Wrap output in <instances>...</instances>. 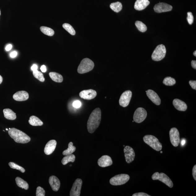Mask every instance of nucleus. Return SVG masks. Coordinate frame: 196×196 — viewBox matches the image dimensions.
<instances>
[{
	"label": "nucleus",
	"mask_w": 196,
	"mask_h": 196,
	"mask_svg": "<svg viewBox=\"0 0 196 196\" xmlns=\"http://www.w3.org/2000/svg\"><path fill=\"white\" fill-rule=\"evenodd\" d=\"M102 119V111L100 108H97L92 111L88 119L87 126L88 132L93 133L100 125Z\"/></svg>",
	"instance_id": "1"
},
{
	"label": "nucleus",
	"mask_w": 196,
	"mask_h": 196,
	"mask_svg": "<svg viewBox=\"0 0 196 196\" xmlns=\"http://www.w3.org/2000/svg\"><path fill=\"white\" fill-rule=\"evenodd\" d=\"M8 133L16 143L26 144L31 141L30 137L22 131L15 128H9Z\"/></svg>",
	"instance_id": "2"
},
{
	"label": "nucleus",
	"mask_w": 196,
	"mask_h": 196,
	"mask_svg": "<svg viewBox=\"0 0 196 196\" xmlns=\"http://www.w3.org/2000/svg\"><path fill=\"white\" fill-rule=\"evenodd\" d=\"M143 140L147 144L155 150L159 151L162 149V145L159 140L155 136L147 135L143 138Z\"/></svg>",
	"instance_id": "3"
},
{
	"label": "nucleus",
	"mask_w": 196,
	"mask_h": 196,
	"mask_svg": "<svg viewBox=\"0 0 196 196\" xmlns=\"http://www.w3.org/2000/svg\"><path fill=\"white\" fill-rule=\"evenodd\" d=\"M94 63L90 59L85 58L81 61L77 68V72L84 74L89 72L94 69Z\"/></svg>",
	"instance_id": "4"
},
{
	"label": "nucleus",
	"mask_w": 196,
	"mask_h": 196,
	"mask_svg": "<svg viewBox=\"0 0 196 196\" xmlns=\"http://www.w3.org/2000/svg\"><path fill=\"white\" fill-rule=\"evenodd\" d=\"M166 53L165 46L163 45H158L153 53L151 58L153 60L159 61L165 57Z\"/></svg>",
	"instance_id": "5"
},
{
	"label": "nucleus",
	"mask_w": 196,
	"mask_h": 196,
	"mask_svg": "<svg viewBox=\"0 0 196 196\" xmlns=\"http://www.w3.org/2000/svg\"><path fill=\"white\" fill-rule=\"evenodd\" d=\"M129 179L130 176L128 174H118L111 178L109 181V182L113 186H119L125 184Z\"/></svg>",
	"instance_id": "6"
},
{
	"label": "nucleus",
	"mask_w": 196,
	"mask_h": 196,
	"mask_svg": "<svg viewBox=\"0 0 196 196\" xmlns=\"http://www.w3.org/2000/svg\"><path fill=\"white\" fill-rule=\"evenodd\" d=\"M152 179L153 180H159L162 182L165 183L167 186L172 188L173 187V183L170 178L164 173H159V172H156L152 176Z\"/></svg>",
	"instance_id": "7"
},
{
	"label": "nucleus",
	"mask_w": 196,
	"mask_h": 196,
	"mask_svg": "<svg viewBox=\"0 0 196 196\" xmlns=\"http://www.w3.org/2000/svg\"><path fill=\"white\" fill-rule=\"evenodd\" d=\"M147 116V111L142 107H139L135 111L133 115L134 121L140 123L145 120Z\"/></svg>",
	"instance_id": "8"
},
{
	"label": "nucleus",
	"mask_w": 196,
	"mask_h": 196,
	"mask_svg": "<svg viewBox=\"0 0 196 196\" xmlns=\"http://www.w3.org/2000/svg\"><path fill=\"white\" fill-rule=\"evenodd\" d=\"M169 135L171 143L174 147L178 146L180 143V135L178 130L176 128H173L170 129Z\"/></svg>",
	"instance_id": "9"
},
{
	"label": "nucleus",
	"mask_w": 196,
	"mask_h": 196,
	"mask_svg": "<svg viewBox=\"0 0 196 196\" xmlns=\"http://www.w3.org/2000/svg\"><path fill=\"white\" fill-rule=\"evenodd\" d=\"M83 181L81 179L77 178L73 183L70 191V196H80L81 195Z\"/></svg>",
	"instance_id": "10"
},
{
	"label": "nucleus",
	"mask_w": 196,
	"mask_h": 196,
	"mask_svg": "<svg viewBox=\"0 0 196 196\" xmlns=\"http://www.w3.org/2000/svg\"><path fill=\"white\" fill-rule=\"evenodd\" d=\"M132 94V92L129 90L123 92L119 100L120 105L123 107H127L129 104Z\"/></svg>",
	"instance_id": "11"
},
{
	"label": "nucleus",
	"mask_w": 196,
	"mask_h": 196,
	"mask_svg": "<svg viewBox=\"0 0 196 196\" xmlns=\"http://www.w3.org/2000/svg\"><path fill=\"white\" fill-rule=\"evenodd\" d=\"M124 153L126 161L127 163H130L134 161L135 153L132 147L126 146L124 149Z\"/></svg>",
	"instance_id": "12"
},
{
	"label": "nucleus",
	"mask_w": 196,
	"mask_h": 196,
	"mask_svg": "<svg viewBox=\"0 0 196 196\" xmlns=\"http://www.w3.org/2000/svg\"><path fill=\"white\" fill-rule=\"evenodd\" d=\"M172 9V7L168 4L165 3H159L156 4L154 7L155 11L157 13L171 11Z\"/></svg>",
	"instance_id": "13"
},
{
	"label": "nucleus",
	"mask_w": 196,
	"mask_h": 196,
	"mask_svg": "<svg viewBox=\"0 0 196 196\" xmlns=\"http://www.w3.org/2000/svg\"><path fill=\"white\" fill-rule=\"evenodd\" d=\"M97 92L92 89L83 90L80 93V97L84 99L90 100L94 99L97 96Z\"/></svg>",
	"instance_id": "14"
},
{
	"label": "nucleus",
	"mask_w": 196,
	"mask_h": 196,
	"mask_svg": "<svg viewBox=\"0 0 196 196\" xmlns=\"http://www.w3.org/2000/svg\"><path fill=\"white\" fill-rule=\"evenodd\" d=\"M113 161L111 157L108 155H104L98 159V164L100 167L105 168L112 165Z\"/></svg>",
	"instance_id": "15"
},
{
	"label": "nucleus",
	"mask_w": 196,
	"mask_h": 196,
	"mask_svg": "<svg viewBox=\"0 0 196 196\" xmlns=\"http://www.w3.org/2000/svg\"><path fill=\"white\" fill-rule=\"evenodd\" d=\"M146 92L147 97L155 104L157 105L161 104V99L156 93L151 89L147 90Z\"/></svg>",
	"instance_id": "16"
},
{
	"label": "nucleus",
	"mask_w": 196,
	"mask_h": 196,
	"mask_svg": "<svg viewBox=\"0 0 196 196\" xmlns=\"http://www.w3.org/2000/svg\"><path fill=\"white\" fill-rule=\"evenodd\" d=\"M49 182L52 190L58 191L60 186L59 180L56 176H50L49 178Z\"/></svg>",
	"instance_id": "17"
},
{
	"label": "nucleus",
	"mask_w": 196,
	"mask_h": 196,
	"mask_svg": "<svg viewBox=\"0 0 196 196\" xmlns=\"http://www.w3.org/2000/svg\"><path fill=\"white\" fill-rule=\"evenodd\" d=\"M56 145L57 142L55 140H50L47 142L44 149L45 154L47 155L51 154L55 150Z\"/></svg>",
	"instance_id": "18"
},
{
	"label": "nucleus",
	"mask_w": 196,
	"mask_h": 196,
	"mask_svg": "<svg viewBox=\"0 0 196 196\" xmlns=\"http://www.w3.org/2000/svg\"><path fill=\"white\" fill-rule=\"evenodd\" d=\"M13 98L14 100L18 102L26 101L29 98V94L26 91H18L13 95Z\"/></svg>",
	"instance_id": "19"
},
{
	"label": "nucleus",
	"mask_w": 196,
	"mask_h": 196,
	"mask_svg": "<svg viewBox=\"0 0 196 196\" xmlns=\"http://www.w3.org/2000/svg\"><path fill=\"white\" fill-rule=\"evenodd\" d=\"M173 105L177 110L179 111H185L187 108L186 103L178 99H175L173 101Z\"/></svg>",
	"instance_id": "20"
},
{
	"label": "nucleus",
	"mask_w": 196,
	"mask_h": 196,
	"mask_svg": "<svg viewBox=\"0 0 196 196\" xmlns=\"http://www.w3.org/2000/svg\"><path fill=\"white\" fill-rule=\"evenodd\" d=\"M150 4L148 0H137L134 7L137 10L141 11L145 9Z\"/></svg>",
	"instance_id": "21"
},
{
	"label": "nucleus",
	"mask_w": 196,
	"mask_h": 196,
	"mask_svg": "<svg viewBox=\"0 0 196 196\" xmlns=\"http://www.w3.org/2000/svg\"><path fill=\"white\" fill-rule=\"evenodd\" d=\"M4 116L6 119L11 120H14L16 118V114L13 111L10 109H4L3 111Z\"/></svg>",
	"instance_id": "22"
},
{
	"label": "nucleus",
	"mask_w": 196,
	"mask_h": 196,
	"mask_svg": "<svg viewBox=\"0 0 196 196\" xmlns=\"http://www.w3.org/2000/svg\"><path fill=\"white\" fill-rule=\"evenodd\" d=\"M28 122L31 125L33 126H41L43 124V122L39 118L34 115L31 116L29 118Z\"/></svg>",
	"instance_id": "23"
},
{
	"label": "nucleus",
	"mask_w": 196,
	"mask_h": 196,
	"mask_svg": "<svg viewBox=\"0 0 196 196\" xmlns=\"http://www.w3.org/2000/svg\"><path fill=\"white\" fill-rule=\"evenodd\" d=\"M50 76L53 81L57 83H62L63 78L62 76L59 73L55 72H51L49 73Z\"/></svg>",
	"instance_id": "24"
},
{
	"label": "nucleus",
	"mask_w": 196,
	"mask_h": 196,
	"mask_svg": "<svg viewBox=\"0 0 196 196\" xmlns=\"http://www.w3.org/2000/svg\"><path fill=\"white\" fill-rule=\"evenodd\" d=\"M16 182L17 186L25 189H28L29 188V185L26 181H25L22 178L19 177H17L15 179Z\"/></svg>",
	"instance_id": "25"
},
{
	"label": "nucleus",
	"mask_w": 196,
	"mask_h": 196,
	"mask_svg": "<svg viewBox=\"0 0 196 196\" xmlns=\"http://www.w3.org/2000/svg\"><path fill=\"white\" fill-rule=\"evenodd\" d=\"M110 7L111 10L117 13L120 11L123 8V6L121 3L119 2L111 3Z\"/></svg>",
	"instance_id": "26"
},
{
	"label": "nucleus",
	"mask_w": 196,
	"mask_h": 196,
	"mask_svg": "<svg viewBox=\"0 0 196 196\" xmlns=\"http://www.w3.org/2000/svg\"><path fill=\"white\" fill-rule=\"evenodd\" d=\"M75 158V156L73 154L66 155L63 158L62 161V163L63 165H65L69 162H74Z\"/></svg>",
	"instance_id": "27"
},
{
	"label": "nucleus",
	"mask_w": 196,
	"mask_h": 196,
	"mask_svg": "<svg viewBox=\"0 0 196 196\" xmlns=\"http://www.w3.org/2000/svg\"><path fill=\"white\" fill-rule=\"evenodd\" d=\"M40 30L44 34L48 35V36H52L54 33L53 29L47 27L41 26L40 27Z\"/></svg>",
	"instance_id": "28"
},
{
	"label": "nucleus",
	"mask_w": 196,
	"mask_h": 196,
	"mask_svg": "<svg viewBox=\"0 0 196 196\" xmlns=\"http://www.w3.org/2000/svg\"><path fill=\"white\" fill-rule=\"evenodd\" d=\"M76 147L73 145L72 142H70L68 144V148L63 151V155L66 156L72 154L75 151Z\"/></svg>",
	"instance_id": "29"
},
{
	"label": "nucleus",
	"mask_w": 196,
	"mask_h": 196,
	"mask_svg": "<svg viewBox=\"0 0 196 196\" xmlns=\"http://www.w3.org/2000/svg\"><path fill=\"white\" fill-rule=\"evenodd\" d=\"M163 83L166 85L171 86L175 84L176 81L175 79L172 77H167L164 79Z\"/></svg>",
	"instance_id": "30"
},
{
	"label": "nucleus",
	"mask_w": 196,
	"mask_h": 196,
	"mask_svg": "<svg viewBox=\"0 0 196 196\" xmlns=\"http://www.w3.org/2000/svg\"><path fill=\"white\" fill-rule=\"evenodd\" d=\"M135 25L139 31L141 32L144 33L147 29V27L146 25L141 21H137L135 23Z\"/></svg>",
	"instance_id": "31"
},
{
	"label": "nucleus",
	"mask_w": 196,
	"mask_h": 196,
	"mask_svg": "<svg viewBox=\"0 0 196 196\" xmlns=\"http://www.w3.org/2000/svg\"><path fill=\"white\" fill-rule=\"evenodd\" d=\"M33 74L36 78L38 80L40 81L44 82L45 81V78L43 74L37 70L33 71Z\"/></svg>",
	"instance_id": "32"
},
{
	"label": "nucleus",
	"mask_w": 196,
	"mask_h": 196,
	"mask_svg": "<svg viewBox=\"0 0 196 196\" xmlns=\"http://www.w3.org/2000/svg\"><path fill=\"white\" fill-rule=\"evenodd\" d=\"M63 28L72 35H75L76 34L75 31L73 27L70 24H64L63 25Z\"/></svg>",
	"instance_id": "33"
},
{
	"label": "nucleus",
	"mask_w": 196,
	"mask_h": 196,
	"mask_svg": "<svg viewBox=\"0 0 196 196\" xmlns=\"http://www.w3.org/2000/svg\"><path fill=\"white\" fill-rule=\"evenodd\" d=\"M8 165H9L11 168H13V169L18 170L22 173H24L25 172V170L24 168L17 165L16 164L14 163V162H10Z\"/></svg>",
	"instance_id": "34"
},
{
	"label": "nucleus",
	"mask_w": 196,
	"mask_h": 196,
	"mask_svg": "<svg viewBox=\"0 0 196 196\" xmlns=\"http://www.w3.org/2000/svg\"><path fill=\"white\" fill-rule=\"evenodd\" d=\"M45 191L42 187L39 186L37 189V196H45Z\"/></svg>",
	"instance_id": "35"
},
{
	"label": "nucleus",
	"mask_w": 196,
	"mask_h": 196,
	"mask_svg": "<svg viewBox=\"0 0 196 196\" xmlns=\"http://www.w3.org/2000/svg\"><path fill=\"white\" fill-rule=\"evenodd\" d=\"M187 19L189 24L191 25L193 24L194 18L192 12H188V13H187Z\"/></svg>",
	"instance_id": "36"
},
{
	"label": "nucleus",
	"mask_w": 196,
	"mask_h": 196,
	"mask_svg": "<svg viewBox=\"0 0 196 196\" xmlns=\"http://www.w3.org/2000/svg\"><path fill=\"white\" fill-rule=\"evenodd\" d=\"M81 103L80 101L77 100L75 101L73 103V106L76 108H79L81 106Z\"/></svg>",
	"instance_id": "37"
},
{
	"label": "nucleus",
	"mask_w": 196,
	"mask_h": 196,
	"mask_svg": "<svg viewBox=\"0 0 196 196\" xmlns=\"http://www.w3.org/2000/svg\"><path fill=\"white\" fill-rule=\"evenodd\" d=\"M191 87L194 89H196V81H190L189 82Z\"/></svg>",
	"instance_id": "38"
},
{
	"label": "nucleus",
	"mask_w": 196,
	"mask_h": 196,
	"mask_svg": "<svg viewBox=\"0 0 196 196\" xmlns=\"http://www.w3.org/2000/svg\"><path fill=\"white\" fill-rule=\"evenodd\" d=\"M133 196H150L148 194L144 193H138L133 194Z\"/></svg>",
	"instance_id": "39"
},
{
	"label": "nucleus",
	"mask_w": 196,
	"mask_h": 196,
	"mask_svg": "<svg viewBox=\"0 0 196 196\" xmlns=\"http://www.w3.org/2000/svg\"><path fill=\"white\" fill-rule=\"evenodd\" d=\"M193 176L194 179L196 181V165L194 166L192 170Z\"/></svg>",
	"instance_id": "40"
},
{
	"label": "nucleus",
	"mask_w": 196,
	"mask_h": 196,
	"mask_svg": "<svg viewBox=\"0 0 196 196\" xmlns=\"http://www.w3.org/2000/svg\"><path fill=\"white\" fill-rule=\"evenodd\" d=\"M17 55V52L15 51L12 52L10 54V56L12 58H14L16 57Z\"/></svg>",
	"instance_id": "41"
},
{
	"label": "nucleus",
	"mask_w": 196,
	"mask_h": 196,
	"mask_svg": "<svg viewBox=\"0 0 196 196\" xmlns=\"http://www.w3.org/2000/svg\"><path fill=\"white\" fill-rule=\"evenodd\" d=\"M191 66L193 68L196 69V60H192L191 62Z\"/></svg>",
	"instance_id": "42"
},
{
	"label": "nucleus",
	"mask_w": 196,
	"mask_h": 196,
	"mask_svg": "<svg viewBox=\"0 0 196 196\" xmlns=\"http://www.w3.org/2000/svg\"><path fill=\"white\" fill-rule=\"evenodd\" d=\"M41 69L43 72H46V71H47L46 67L45 65H42L41 68Z\"/></svg>",
	"instance_id": "43"
},
{
	"label": "nucleus",
	"mask_w": 196,
	"mask_h": 196,
	"mask_svg": "<svg viewBox=\"0 0 196 196\" xmlns=\"http://www.w3.org/2000/svg\"><path fill=\"white\" fill-rule=\"evenodd\" d=\"M12 45H8L6 46L5 49L6 51H9L11 50L12 49Z\"/></svg>",
	"instance_id": "44"
},
{
	"label": "nucleus",
	"mask_w": 196,
	"mask_h": 196,
	"mask_svg": "<svg viewBox=\"0 0 196 196\" xmlns=\"http://www.w3.org/2000/svg\"><path fill=\"white\" fill-rule=\"evenodd\" d=\"M31 70L33 71H34L36 70H37V66L36 64H33L32 66L31 67Z\"/></svg>",
	"instance_id": "45"
},
{
	"label": "nucleus",
	"mask_w": 196,
	"mask_h": 196,
	"mask_svg": "<svg viewBox=\"0 0 196 196\" xmlns=\"http://www.w3.org/2000/svg\"><path fill=\"white\" fill-rule=\"evenodd\" d=\"M3 81V77H2V76L0 75V84H1L2 82Z\"/></svg>",
	"instance_id": "46"
},
{
	"label": "nucleus",
	"mask_w": 196,
	"mask_h": 196,
	"mask_svg": "<svg viewBox=\"0 0 196 196\" xmlns=\"http://www.w3.org/2000/svg\"><path fill=\"white\" fill-rule=\"evenodd\" d=\"M193 54H194V56H196V50H195V51L194 52Z\"/></svg>",
	"instance_id": "47"
},
{
	"label": "nucleus",
	"mask_w": 196,
	"mask_h": 196,
	"mask_svg": "<svg viewBox=\"0 0 196 196\" xmlns=\"http://www.w3.org/2000/svg\"><path fill=\"white\" fill-rule=\"evenodd\" d=\"M1 10H0V15H1Z\"/></svg>",
	"instance_id": "48"
},
{
	"label": "nucleus",
	"mask_w": 196,
	"mask_h": 196,
	"mask_svg": "<svg viewBox=\"0 0 196 196\" xmlns=\"http://www.w3.org/2000/svg\"><path fill=\"white\" fill-rule=\"evenodd\" d=\"M6 130H8V128H6Z\"/></svg>",
	"instance_id": "49"
},
{
	"label": "nucleus",
	"mask_w": 196,
	"mask_h": 196,
	"mask_svg": "<svg viewBox=\"0 0 196 196\" xmlns=\"http://www.w3.org/2000/svg\"><path fill=\"white\" fill-rule=\"evenodd\" d=\"M161 153H162V152L161 151Z\"/></svg>",
	"instance_id": "50"
},
{
	"label": "nucleus",
	"mask_w": 196,
	"mask_h": 196,
	"mask_svg": "<svg viewBox=\"0 0 196 196\" xmlns=\"http://www.w3.org/2000/svg\"><path fill=\"white\" fill-rule=\"evenodd\" d=\"M72 166V165H70V166Z\"/></svg>",
	"instance_id": "51"
}]
</instances>
